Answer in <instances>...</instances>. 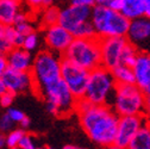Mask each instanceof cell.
<instances>
[{
  "label": "cell",
  "instance_id": "cell-32",
  "mask_svg": "<svg viewBox=\"0 0 150 149\" xmlns=\"http://www.w3.org/2000/svg\"><path fill=\"white\" fill-rule=\"evenodd\" d=\"M69 4L78 5V6H86V7H94L96 0H69Z\"/></svg>",
  "mask_w": 150,
  "mask_h": 149
},
{
  "label": "cell",
  "instance_id": "cell-13",
  "mask_svg": "<svg viewBox=\"0 0 150 149\" xmlns=\"http://www.w3.org/2000/svg\"><path fill=\"white\" fill-rule=\"evenodd\" d=\"M91 17H92V7L69 4L68 6L61 9L59 24H61L63 28L73 32L81 24L91 21Z\"/></svg>",
  "mask_w": 150,
  "mask_h": 149
},
{
  "label": "cell",
  "instance_id": "cell-12",
  "mask_svg": "<svg viewBox=\"0 0 150 149\" xmlns=\"http://www.w3.org/2000/svg\"><path fill=\"white\" fill-rule=\"evenodd\" d=\"M148 121L145 115H131L119 117L116 144L127 147L142 125Z\"/></svg>",
  "mask_w": 150,
  "mask_h": 149
},
{
  "label": "cell",
  "instance_id": "cell-5",
  "mask_svg": "<svg viewBox=\"0 0 150 149\" xmlns=\"http://www.w3.org/2000/svg\"><path fill=\"white\" fill-rule=\"evenodd\" d=\"M117 82L111 69L104 66L97 67L89 72L88 84L85 93V99L93 104L111 105L115 97Z\"/></svg>",
  "mask_w": 150,
  "mask_h": 149
},
{
  "label": "cell",
  "instance_id": "cell-25",
  "mask_svg": "<svg viewBox=\"0 0 150 149\" xmlns=\"http://www.w3.org/2000/svg\"><path fill=\"white\" fill-rule=\"evenodd\" d=\"M25 134L26 133L24 131V129H12L11 131H8L6 134V144H7V148L18 147Z\"/></svg>",
  "mask_w": 150,
  "mask_h": 149
},
{
  "label": "cell",
  "instance_id": "cell-40",
  "mask_svg": "<svg viewBox=\"0 0 150 149\" xmlns=\"http://www.w3.org/2000/svg\"><path fill=\"white\" fill-rule=\"evenodd\" d=\"M63 149H86V148H82V147H79V145H75V144H67L63 147Z\"/></svg>",
  "mask_w": 150,
  "mask_h": 149
},
{
  "label": "cell",
  "instance_id": "cell-3",
  "mask_svg": "<svg viewBox=\"0 0 150 149\" xmlns=\"http://www.w3.org/2000/svg\"><path fill=\"white\" fill-rule=\"evenodd\" d=\"M63 60L70 61L87 70L103 66L100 38L98 36L88 38H74L62 55Z\"/></svg>",
  "mask_w": 150,
  "mask_h": 149
},
{
  "label": "cell",
  "instance_id": "cell-20",
  "mask_svg": "<svg viewBox=\"0 0 150 149\" xmlns=\"http://www.w3.org/2000/svg\"><path fill=\"white\" fill-rule=\"evenodd\" d=\"M60 13H61V10L57 6H55V5H50V6L44 7L42 11L38 12V24H40V28L43 30V29L49 28L51 25L59 24Z\"/></svg>",
  "mask_w": 150,
  "mask_h": 149
},
{
  "label": "cell",
  "instance_id": "cell-26",
  "mask_svg": "<svg viewBox=\"0 0 150 149\" xmlns=\"http://www.w3.org/2000/svg\"><path fill=\"white\" fill-rule=\"evenodd\" d=\"M23 1L28 5V7L33 13H38L44 7L50 6V5H54L55 0H23Z\"/></svg>",
  "mask_w": 150,
  "mask_h": 149
},
{
  "label": "cell",
  "instance_id": "cell-44",
  "mask_svg": "<svg viewBox=\"0 0 150 149\" xmlns=\"http://www.w3.org/2000/svg\"><path fill=\"white\" fill-rule=\"evenodd\" d=\"M8 149H21L19 147H13V148H8Z\"/></svg>",
  "mask_w": 150,
  "mask_h": 149
},
{
  "label": "cell",
  "instance_id": "cell-45",
  "mask_svg": "<svg viewBox=\"0 0 150 149\" xmlns=\"http://www.w3.org/2000/svg\"><path fill=\"white\" fill-rule=\"evenodd\" d=\"M16 1H21V3H22V1H23V0H16Z\"/></svg>",
  "mask_w": 150,
  "mask_h": 149
},
{
  "label": "cell",
  "instance_id": "cell-23",
  "mask_svg": "<svg viewBox=\"0 0 150 149\" xmlns=\"http://www.w3.org/2000/svg\"><path fill=\"white\" fill-rule=\"evenodd\" d=\"M138 54H139V50L136 47V44L131 43L129 41L127 44L125 45L124 50H123L120 65H125V66H129V67H134V65H135V62L137 60Z\"/></svg>",
  "mask_w": 150,
  "mask_h": 149
},
{
  "label": "cell",
  "instance_id": "cell-38",
  "mask_svg": "<svg viewBox=\"0 0 150 149\" xmlns=\"http://www.w3.org/2000/svg\"><path fill=\"white\" fill-rule=\"evenodd\" d=\"M7 147L6 144V135L3 133L1 136H0V149H5Z\"/></svg>",
  "mask_w": 150,
  "mask_h": 149
},
{
  "label": "cell",
  "instance_id": "cell-6",
  "mask_svg": "<svg viewBox=\"0 0 150 149\" xmlns=\"http://www.w3.org/2000/svg\"><path fill=\"white\" fill-rule=\"evenodd\" d=\"M146 93L136 84H117L112 109L122 116L145 115Z\"/></svg>",
  "mask_w": 150,
  "mask_h": 149
},
{
  "label": "cell",
  "instance_id": "cell-15",
  "mask_svg": "<svg viewBox=\"0 0 150 149\" xmlns=\"http://www.w3.org/2000/svg\"><path fill=\"white\" fill-rule=\"evenodd\" d=\"M6 56L8 67L22 70V72H30L33 65V59L31 51L26 50L23 47H14L7 54H4Z\"/></svg>",
  "mask_w": 150,
  "mask_h": 149
},
{
  "label": "cell",
  "instance_id": "cell-34",
  "mask_svg": "<svg viewBox=\"0 0 150 149\" xmlns=\"http://www.w3.org/2000/svg\"><path fill=\"white\" fill-rule=\"evenodd\" d=\"M7 67H8V63H7L6 56L4 54H1V56H0V73H3Z\"/></svg>",
  "mask_w": 150,
  "mask_h": 149
},
{
  "label": "cell",
  "instance_id": "cell-18",
  "mask_svg": "<svg viewBox=\"0 0 150 149\" xmlns=\"http://www.w3.org/2000/svg\"><path fill=\"white\" fill-rule=\"evenodd\" d=\"M120 12L130 21L145 16L144 0H123V6Z\"/></svg>",
  "mask_w": 150,
  "mask_h": 149
},
{
  "label": "cell",
  "instance_id": "cell-16",
  "mask_svg": "<svg viewBox=\"0 0 150 149\" xmlns=\"http://www.w3.org/2000/svg\"><path fill=\"white\" fill-rule=\"evenodd\" d=\"M126 37L134 44L142 43L150 38V18L148 16H143L131 21Z\"/></svg>",
  "mask_w": 150,
  "mask_h": 149
},
{
  "label": "cell",
  "instance_id": "cell-10",
  "mask_svg": "<svg viewBox=\"0 0 150 149\" xmlns=\"http://www.w3.org/2000/svg\"><path fill=\"white\" fill-rule=\"evenodd\" d=\"M43 37L47 49L60 55H63L74 40L73 33L61 24H55L43 29Z\"/></svg>",
  "mask_w": 150,
  "mask_h": 149
},
{
  "label": "cell",
  "instance_id": "cell-46",
  "mask_svg": "<svg viewBox=\"0 0 150 149\" xmlns=\"http://www.w3.org/2000/svg\"><path fill=\"white\" fill-rule=\"evenodd\" d=\"M48 149H54V148H48Z\"/></svg>",
  "mask_w": 150,
  "mask_h": 149
},
{
  "label": "cell",
  "instance_id": "cell-2",
  "mask_svg": "<svg viewBox=\"0 0 150 149\" xmlns=\"http://www.w3.org/2000/svg\"><path fill=\"white\" fill-rule=\"evenodd\" d=\"M62 55L56 54L49 49L41 50L36 54L30 72L33 80L32 91L37 97H41L44 89L62 79Z\"/></svg>",
  "mask_w": 150,
  "mask_h": 149
},
{
  "label": "cell",
  "instance_id": "cell-4",
  "mask_svg": "<svg viewBox=\"0 0 150 149\" xmlns=\"http://www.w3.org/2000/svg\"><path fill=\"white\" fill-rule=\"evenodd\" d=\"M91 21L94 25L96 33L99 38L126 37L131 22L122 12L98 5L92 9Z\"/></svg>",
  "mask_w": 150,
  "mask_h": 149
},
{
  "label": "cell",
  "instance_id": "cell-1",
  "mask_svg": "<svg viewBox=\"0 0 150 149\" xmlns=\"http://www.w3.org/2000/svg\"><path fill=\"white\" fill-rule=\"evenodd\" d=\"M75 115L83 131L94 143L103 148L116 143L119 116L111 105L93 104L81 98L78 100Z\"/></svg>",
  "mask_w": 150,
  "mask_h": 149
},
{
  "label": "cell",
  "instance_id": "cell-36",
  "mask_svg": "<svg viewBox=\"0 0 150 149\" xmlns=\"http://www.w3.org/2000/svg\"><path fill=\"white\" fill-rule=\"evenodd\" d=\"M111 1H112V0H96V5H98V6H106V7H108V6H110V4H111Z\"/></svg>",
  "mask_w": 150,
  "mask_h": 149
},
{
  "label": "cell",
  "instance_id": "cell-28",
  "mask_svg": "<svg viewBox=\"0 0 150 149\" xmlns=\"http://www.w3.org/2000/svg\"><path fill=\"white\" fill-rule=\"evenodd\" d=\"M14 124L16 123L10 118V116L7 115V112H5L1 116V118H0V130H1V133H4V134L11 131Z\"/></svg>",
  "mask_w": 150,
  "mask_h": 149
},
{
  "label": "cell",
  "instance_id": "cell-9",
  "mask_svg": "<svg viewBox=\"0 0 150 149\" xmlns=\"http://www.w3.org/2000/svg\"><path fill=\"white\" fill-rule=\"evenodd\" d=\"M127 42V37H104V38H100L103 66L111 70L119 66L123 50Z\"/></svg>",
  "mask_w": 150,
  "mask_h": 149
},
{
  "label": "cell",
  "instance_id": "cell-8",
  "mask_svg": "<svg viewBox=\"0 0 150 149\" xmlns=\"http://www.w3.org/2000/svg\"><path fill=\"white\" fill-rule=\"evenodd\" d=\"M89 72L91 70H87L86 68H82L70 61L63 60L62 62V70H61L62 80L66 82L68 88L78 99L85 97Z\"/></svg>",
  "mask_w": 150,
  "mask_h": 149
},
{
  "label": "cell",
  "instance_id": "cell-42",
  "mask_svg": "<svg viewBox=\"0 0 150 149\" xmlns=\"http://www.w3.org/2000/svg\"><path fill=\"white\" fill-rule=\"evenodd\" d=\"M5 92H7V88H6L4 82L0 81V94H3V93H5Z\"/></svg>",
  "mask_w": 150,
  "mask_h": 149
},
{
  "label": "cell",
  "instance_id": "cell-11",
  "mask_svg": "<svg viewBox=\"0 0 150 149\" xmlns=\"http://www.w3.org/2000/svg\"><path fill=\"white\" fill-rule=\"evenodd\" d=\"M0 81L5 84L8 92L16 96L25 93L33 87L31 72H22L11 67H7L3 73H0Z\"/></svg>",
  "mask_w": 150,
  "mask_h": 149
},
{
  "label": "cell",
  "instance_id": "cell-29",
  "mask_svg": "<svg viewBox=\"0 0 150 149\" xmlns=\"http://www.w3.org/2000/svg\"><path fill=\"white\" fill-rule=\"evenodd\" d=\"M7 115L10 116V118L16 123V124H19L26 116L23 111H21L19 109H14V107H8L7 109Z\"/></svg>",
  "mask_w": 150,
  "mask_h": 149
},
{
  "label": "cell",
  "instance_id": "cell-7",
  "mask_svg": "<svg viewBox=\"0 0 150 149\" xmlns=\"http://www.w3.org/2000/svg\"><path fill=\"white\" fill-rule=\"evenodd\" d=\"M40 98L45 101L48 112L56 117H67L75 114L79 100L62 79L44 89Z\"/></svg>",
  "mask_w": 150,
  "mask_h": 149
},
{
  "label": "cell",
  "instance_id": "cell-33",
  "mask_svg": "<svg viewBox=\"0 0 150 149\" xmlns=\"http://www.w3.org/2000/svg\"><path fill=\"white\" fill-rule=\"evenodd\" d=\"M122 6H123V0H112L110 4V9L115 10V11H122Z\"/></svg>",
  "mask_w": 150,
  "mask_h": 149
},
{
  "label": "cell",
  "instance_id": "cell-37",
  "mask_svg": "<svg viewBox=\"0 0 150 149\" xmlns=\"http://www.w3.org/2000/svg\"><path fill=\"white\" fill-rule=\"evenodd\" d=\"M30 118H28V117H25L21 123H19V125H21V128L22 129H28L29 126H30Z\"/></svg>",
  "mask_w": 150,
  "mask_h": 149
},
{
  "label": "cell",
  "instance_id": "cell-19",
  "mask_svg": "<svg viewBox=\"0 0 150 149\" xmlns=\"http://www.w3.org/2000/svg\"><path fill=\"white\" fill-rule=\"evenodd\" d=\"M17 36V29L14 25L1 24L0 26V51L7 54L14 48V40Z\"/></svg>",
  "mask_w": 150,
  "mask_h": 149
},
{
  "label": "cell",
  "instance_id": "cell-39",
  "mask_svg": "<svg viewBox=\"0 0 150 149\" xmlns=\"http://www.w3.org/2000/svg\"><path fill=\"white\" fill-rule=\"evenodd\" d=\"M144 4H145V16L150 18V0H144Z\"/></svg>",
  "mask_w": 150,
  "mask_h": 149
},
{
  "label": "cell",
  "instance_id": "cell-27",
  "mask_svg": "<svg viewBox=\"0 0 150 149\" xmlns=\"http://www.w3.org/2000/svg\"><path fill=\"white\" fill-rule=\"evenodd\" d=\"M38 44H40V35L36 31H32L31 33L25 36V41H24L23 48H25L29 51H33V50L37 49Z\"/></svg>",
  "mask_w": 150,
  "mask_h": 149
},
{
  "label": "cell",
  "instance_id": "cell-22",
  "mask_svg": "<svg viewBox=\"0 0 150 149\" xmlns=\"http://www.w3.org/2000/svg\"><path fill=\"white\" fill-rule=\"evenodd\" d=\"M112 74L117 84H136V77L132 67L119 65L112 69Z\"/></svg>",
  "mask_w": 150,
  "mask_h": 149
},
{
  "label": "cell",
  "instance_id": "cell-35",
  "mask_svg": "<svg viewBox=\"0 0 150 149\" xmlns=\"http://www.w3.org/2000/svg\"><path fill=\"white\" fill-rule=\"evenodd\" d=\"M145 116L148 121L150 122V94H146V101H145Z\"/></svg>",
  "mask_w": 150,
  "mask_h": 149
},
{
  "label": "cell",
  "instance_id": "cell-24",
  "mask_svg": "<svg viewBox=\"0 0 150 149\" xmlns=\"http://www.w3.org/2000/svg\"><path fill=\"white\" fill-rule=\"evenodd\" d=\"M71 33L74 36V38H88V37L97 36L96 29H94V25H93L92 21H88V22L81 24L78 29H75Z\"/></svg>",
  "mask_w": 150,
  "mask_h": 149
},
{
  "label": "cell",
  "instance_id": "cell-41",
  "mask_svg": "<svg viewBox=\"0 0 150 149\" xmlns=\"http://www.w3.org/2000/svg\"><path fill=\"white\" fill-rule=\"evenodd\" d=\"M105 149H129L127 147H122V145H118V144H112V145H110V147H107V148H105Z\"/></svg>",
  "mask_w": 150,
  "mask_h": 149
},
{
  "label": "cell",
  "instance_id": "cell-21",
  "mask_svg": "<svg viewBox=\"0 0 150 149\" xmlns=\"http://www.w3.org/2000/svg\"><path fill=\"white\" fill-rule=\"evenodd\" d=\"M129 149H150V122L146 121L127 145Z\"/></svg>",
  "mask_w": 150,
  "mask_h": 149
},
{
  "label": "cell",
  "instance_id": "cell-31",
  "mask_svg": "<svg viewBox=\"0 0 150 149\" xmlns=\"http://www.w3.org/2000/svg\"><path fill=\"white\" fill-rule=\"evenodd\" d=\"M14 96L16 94H13V93H11L8 91L3 93V94H0V104H1V106L5 109H8L14 100Z\"/></svg>",
  "mask_w": 150,
  "mask_h": 149
},
{
  "label": "cell",
  "instance_id": "cell-43",
  "mask_svg": "<svg viewBox=\"0 0 150 149\" xmlns=\"http://www.w3.org/2000/svg\"><path fill=\"white\" fill-rule=\"evenodd\" d=\"M36 149H48V148H44V147H37Z\"/></svg>",
  "mask_w": 150,
  "mask_h": 149
},
{
  "label": "cell",
  "instance_id": "cell-14",
  "mask_svg": "<svg viewBox=\"0 0 150 149\" xmlns=\"http://www.w3.org/2000/svg\"><path fill=\"white\" fill-rule=\"evenodd\" d=\"M136 85H138L146 94H150V54L139 51L134 65Z\"/></svg>",
  "mask_w": 150,
  "mask_h": 149
},
{
  "label": "cell",
  "instance_id": "cell-17",
  "mask_svg": "<svg viewBox=\"0 0 150 149\" xmlns=\"http://www.w3.org/2000/svg\"><path fill=\"white\" fill-rule=\"evenodd\" d=\"M21 13V1L0 0V21L1 24L13 25L16 18Z\"/></svg>",
  "mask_w": 150,
  "mask_h": 149
},
{
  "label": "cell",
  "instance_id": "cell-30",
  "mask_svg": "<svg viewBox=\"0 0 150 149\" xmlns=\"http://www.w3.org/2000/svg\"><path fill=\"white\" fill-rule=\"evenodd\" d=\"M18 147H19L21 149H36L37 148V145L33 141V137L30 134L24 135V137L22 138V141H21V143Z\"/></svg>",
  "mask_w": 150,
  "mask_h": 149
}]
</instances>
